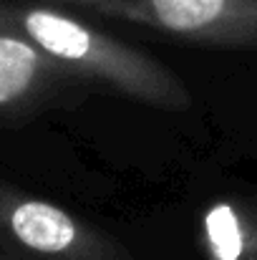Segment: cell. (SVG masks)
Segmentation results:
<instances>
[{
	"instance_id": "6da1fadb",
	"label": "cell",
	"mask_w": 257,
	"mask_h": 260,
	"mask_svg": "<svg viewBox=\"0 0 257 260\" xmlns=\"http://www.w3.org/2000/svg\"><path fill=\"white\" fill-rule=\"evenodd\" d=\"M0 23L35 43L81 86L103 88L164 111L192 109V91L176 71L146 51L66 13L61 5L0 0Z\"/></svg>"
},
{
	"instance_id": "7a4b0ae2",
	"label": "cell",
	"mask_w": 257,
	"mask_h": 260,
	"mask_svg": "<svg viewBox=\"0 0 257 260\" xmlns=\"http://www.w3.org/2000/svg\"><path fill=\"white\" fill-rule=\"evenodd\" d=\"M0 253L13 260H139L111 233L3 179Z\"/></svg>"
},
{
	"instance_id": "3957f363",
	"label": "cell",
	"mask_w": 257,
	"mask_h": 260,
	"mask_svg": "<svg viewBox=\"0 0 257 260\" xmlns=\"http://www.w3.org/2000/svg\"><path fill=\"white\" fill-rule=\"evenodd\" d=\"M212 48H257V0H46Z\"/></svg>"
},
{
	"instance_id": "277c9868",
	"label": "cell",
	"mask_w": 257,
	"mask_h": 260,
	"mask_svg": "<svg viewBox=\"0 0 257 260\" xmlns=\"http://www.w3.org/2000/svg\"><path fill=\"white\" fill-rule=\"evenodd\" d=\"M81 86L35 43L0 23V116H23L51 96Z\"/></svg>"
},
{
	"instance_id": "5b68a950",
	"label": "cell",
	"mask_w": 257,
	"mask_h": 260,
	"mask_svg": "<svg viewBox=\"0 0 257 260\" xmlns=\"http://www.w3.org/2000/svg\"><path fill=\"white\" fill-rule=\"evenodd\" d=\"M204 233L212 260H257V217L214 205L204 215Z\"/></svg>"
},
{
	"instance_id": "8992f818",
	"label": "cell",
	"mask_w": 257,
	"mask_h": 260,
	"mask_svg": "<svg viewBox=\"0 0 257 260\" xmlns=\"http://www.w3.org/2000/svg\"><path fill=\"white\" fill-rule=\"evenodd\" d=\"M0 260H13V258H8V255H5V253H0Z\"/></svg>"
}]
</instances>
